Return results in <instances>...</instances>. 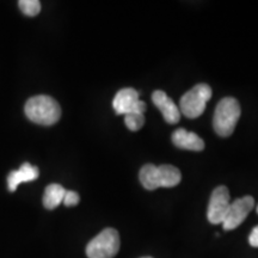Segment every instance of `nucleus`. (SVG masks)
<instances>
[{
	"mask_svg": "<svg viewBox=\"0 0 258 258\" xmlns=\"http://www.w3.org/2000/svg\"><path fill=\"white\" fill-rule=\"evenodd\" d=\"M139 179L145 189L156 190L158 188H172L179 184L182 173L172 165L156 166L146 164L139 172Z\"/></svg>",
	"mask_w": 258,
	"mask_h": 258,
	"instance_id": "obj_1",
	"label": "nucleus"
},
{
	"mask_svg": "<svg viewBox=\"0 0 258 258\" xmlns=\"http://www.w3.org/2000/svg\"><path fill=\"white\" fill-rule=\"evenodd\" d=\"M25 115L35 123L51 125L60 120L61 108L59 103L49 96H35L25 104Z\"/></svg>",
	"mask_w": 258,
	"mask_h": 258,
	"instance_id": "obj_2",
	"label": "nucleus"
},
{
	"mask_svg": "<svg viewBox=\"0 0 258 258\" xmlns=\"http://www.w3.org/2000/svg\"><path fill=\"white\" fill-rule=\"evenodd\" d=\"M240 105L235 98L226 97L218 103L215 108L213 127L219 137L227 138L233 134L235 125L240 117Z\"/></svg>",
	"mask_w": 258,
	"mask_h": 258,
	"instance_id": "obj_3",
	"label": "nucleus"
},
{
	"mask_svg": "<svg viewBox=\"0 0 258 258\" xmlns=\"http://www.w3.org/2000/svg\"><path fill=\"white\" fill-rule=\"evenodd\" d=\"M212 97V89L207 84H199L184 93L179 101V111L188 118H196L205 111Z\"/></svg>",
	"mask_w": 258,
	"mask_h": 258,
	"instance_id": "obj_4",
	"label": "nucleus"
},
{
	"mask_svg": "<svg viewBox=\"0 0 258 258\" xmlns=\"http://www.w3.org/2000/svg\"><path fill=\"white\" fill-rule=\"evenodd\" d=\"M120 250V235L114 228H105L86 246L89 258H114Z\"/></svg>",
	"mask_w": 258,
	"mask_h": 258,
	"instance_id": "obj_5",
	"label": "nucleus"
},
{
	"mask_svg": "<svg viewBox=\"0 0 258 258\" xmlns=\"http://www.w3.org/2000/svg\"><path fill=\"white\" fill-rule=\"evenodd\" d=\"M230 191L225 185H220L213 190L209 200L207 218L213 225H219L224 222L228 209H230Z\"/></svg>",
	"mask_w": 258,
	"mask_h": 258,
	"instance_id": "obj_6",
	"label": "nucleus"
},
{
	"mask_svg": "<svg viewBox=\"0 0 258 258\" xmlns=\"http://www.w3.org/2000/svg\"><path fill=\"white\" fill-rule=\"evenodd\" d=\"M112 106L117 115H128L132 112L145 114L146 104L139 99V92L132 88L122 89L116 93Z\"/></svg>",
	"mask_w": 258,
	"mask_h": 258,
	"instance_id": "obj_7",
	"label": "nucleus"
},
{
	"mask_svg": "<svg viewBox=\"0 0 258 258\" xmlns=\"http://www.w3.org/2000/svg\"><path fill=\"white\" fill-rule=\"evenodd\" d=\"M254 200L251 196H244V198L235 200L230 205L227 215H226L222 227L225 231H232L237 228L238 226L243 224L250 212L253 209Z\"/></svg>",
	"mask_w": 258,
	"mask_h": 258,
	"instance_id": "obj_8",
	"label": "nucleus"
},
{
	"mask_svg": "<svg viewBox=\"0 0 258 258\" xmlns=\"http://www.w3.org/2000/svg\"><path fill=\"white\" fill-rule=\"evenodd\" d=\"M152 101L154 103V105L159 109L164 120H165L167 123H178L180 120V111L178 106L175 104V102H173L165 92L161 91V90L154 91L152 95Z\"/></svg>",
	"mask_w": 258,
	"mask_h": 258,
	"instance_id": "obj_9",
	"label": "nucleus"
},
{
	"mask_svg": "<svg viewBox=\"0 0 258 258\" xmlns=\"http://www.w3.org/2000/svg\"><path fill=\"white\" fill-rule=\"evenodd\" d=\"M172 143L175 146L182 150L196 151L200 152L205 148V143L198 134L191 133L184 128L176 129L172 133Z\"/></svg>",
	"mask_w": 258,
	"mask_h": 258,
	"instance_id": "obj_10",
	"label": "nucleus"
},
{
	"mask_svg": "<svg viewBox=\"0 0 258 258\" xmlns=\"http://www.w3.org/2000/svg\"><path fill=\"white\" fill-rule=\"evenodd\" d=\"M38 175H40V171H38L36 166H32L29 163L22 164V166L18 170L10 172L8 177L9 190L12 192L16 191V189L18 188L19 184L37 179Z\"/></svg>",
	"mask_w": 258,
	"mask_h": 258,
	"instance_id": "obj_11",
	"label": "nucleus"
},
{
	"mask_svg": "<svg viewBox=\"0 0 258 258\" xmlns=\"http://www.w3.org/2000/svg\"><path fill=\"white\" fill-rule=\"evenodd\" d=\"M66 189L60 184H49L44 190L43 206L47 209H55L62 203Z\"/></svg>",
	"mask_w": 258,
	"mask_h": 258,
	"instance_id": "obj_12",
	"label": "nucleus"
},
{
	"mask_svg": "<svg viewBox=\"0 0 258 258\" xmlns=\"http://www.w3.org/2000/svg\"><path fill=\"white\" fill-rule=\"evenodd\" d=\"M124 124L132 132L140 131L145 124V116L144 114H139V112H132V114L124 115Z\"/></svg>",
	"mask_w": 258,
	"mask_h": 258,
	"instance_id": "obj_13",
	"label": "nucleus"
},
{
	"mask_svg": "<svg viewBox=\"0 0 258 258\" xmlns=\"http://www.w3.org/2000/svg\"><path fill=\"white\" fill-rule=\"evenodd\" d=\"M18 5L22 12L25 16H30V17L38 15L41 11V3L38 0H21Z\"/></svg>",
	"mask_w": 258,
	"mask_h": 258,
	"instance_id": "obj_14",
	"label": "nucleus"
},
{
	"mask_svg": "<svg viewBox=\"0 0 258 258\" xmlns=\"http://www.w3.org/2000/svg\"><path fill=\"white\" fill-rule=\"evenodd\" d=\"M80 201L79 194L76 191H72V190H66V194H64V198L62 203L66 207H73V206H77Z\"/></svg>",
	"mask_w": 258,
	"mask_h": 258,
	"instance_id": "obj_15",
	"label": "nucleus"
},
{
	"mask_svg": "<svg viewBox=\"0 0 258 258\" xmlns=\"http://www.w3.org/2000/svg\"><path fill=\"white\" fill-rule=\"evenodd\" d=\"M249 243L251 246L258 247V226H256L252 230V232H251L249 237Z\"/></svg>",
	"mask_w": 258,
	"mask_h": 258,
	"instance_id": "obj_16",
	"label": "nucleus"
},
{
	"mask_svg": "<svg viewBox=\"0 0 258 258\" xmlns=\"http://www.w3.org/2000/svg\"><path fill=\"white\" fill-rule=\"evenodd\" d=\"M143 258H152V257H143Z\"/></svg>",
	"mask_w": 258,
	"mask_h": 258,
	"instance_id": "obj_17",
	"label": "nucleus"
},
{
	"mask_svg": "<svg viewBox=\"0 0 258 258\" xmlns=\"http://www.w3.org/2000/svg\"><path fill=\"white\" fill-rule=\"evenodd\" d=\"M257 214H258V206H257Z\"/></svg>",
	"mask_w": 258,
	"mask_h": 258,
	"instance_id": "obj_18",
	"label": "nucleus"
}]
</instances>
